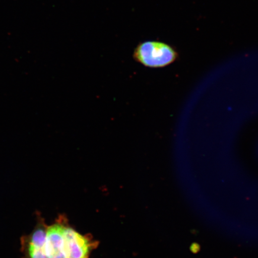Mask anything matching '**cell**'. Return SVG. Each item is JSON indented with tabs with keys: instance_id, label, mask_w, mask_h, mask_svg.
Listing matches in <instances>:
<instances>
[{
	"instance_id": "obj_1",
	"label": "cell",
	"mask_w": 258,
	"mask_h": 258,
	"mask_svg": "<svg viewBox=\"0 0 258 258\" xmlns=\"http://www.w3.org/2000/svg\"><path fill=\"white\" fill-rule=\"evenodd\" d=\"M134 57L138 62L151 69H160L176 60V51L170 45L159 41H146L138 44Z\"/></svg>"
},
{
	"instance_id": "obj_2",
	"label": "cell",
	"mask_w": 258,
	"mask_h": 258,
	"mask_svg": "<svg viewBox=\"0 0 258 258\" xmlns=\"http://www.w3.org/2000/svg\"><path fill=\"white\" fill-rule=\"evenodd\" d=\"M37 224L30 234L21 238V250L24 258H47L46 251L48 225L40 215Z\"/></svg>"
},
{
	"instance_id": "obj_3",
	"label": "cell",
	"mask_w": 258,
	"mask_h": 258,
	"mask_svg": "<svg viewBox=\"0 0 258 258\" xmlns=\"http://www.w3.org/2000/svg\"><path fill=\"white\" fill-rule=\"evenodd\" d=\"M67 221L64 215H59L53 224L48 225L46 242L47 258H69L64 231Z\"/></svg>"
},
{
	"instance_id": "obj_4",
	"label": "cell",
	"mask_w": 258,
	"mask_h": 258,
	"mask_svg": "<svg viewBox=\"0 0 258 258\" xmlns=\"http://www.w3.org/2000/svg\"><path fill=\"white\" fill-rule=\"evenodd\" d=\"M69 258H90L96 243L88 235H83L71 227L68 221L64 225Z\"/></svg>"
},
{
	"instance_id": "obj_5",
	"label": "cell",
	"mask_w": 258,
	"mask_h": 258,
	"mask_svg": "<svg viewBox=\"0 0 258 258\" xmlns=\"http://www.w3.org/2000/svg\"><path fill=\"white\" fill-rule=\"evenodd\" d=\"M194 246L193 249H194V250H195V251H196V252H197V251H198L199 250V249H200V247H199V245H198V244H195V245H194V246Z\"/></svg>"
}]
</instances>
